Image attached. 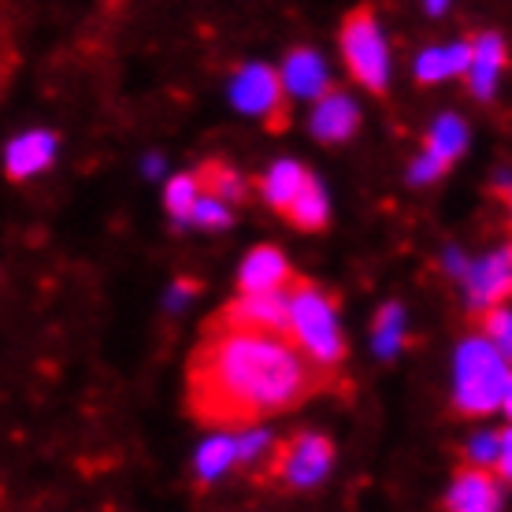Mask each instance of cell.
<instances>
[{
    "mask_svg": "<svg viewBox=\"0 0 512 512\" xmlns=\"http://www.w3.org/2000/svg\"><path fill=\"white\" fill-rule=\"evenodd\" d=\"M342 56H346L349 75L357 78L360 86L386 93V82H390V52H386L383 30H379V23H375V15L368 8H353L342 19Z\"/></svg>",
    "mask_w": 512,
    "mask_h": 512,
    "instance_id": "cell-4",
    "label": "cell"
},
{
    "mask_svg": "<svg viewBox=\"0 0 512 512\" xmlns=\"http://www.w3.org/2000/svg\"><path fill=\"white\" fill-rule=\"evenodd\" d=\"M479 320V334H487L490 342L498 346V353L512 364V312L509 308H490L483 316H475Z\"/></svg>",
    "mask_w": 512,
    "mask_h": 512,
    "instance_id": "cell-23",
    "label": "cell"
},
{
    "mask_svg": "<svg viewBox=\"0 0 512 512\" xmlns=\"http://www.w3.org/2000/svg\"><path fill=\"white\" fill-rule=\"evenodd\" d=\"M231 464H238V438L216 435V438H208L205 446L197 449V461H193V468H197V479H201V483H212V479H219V475L227 472Z\"/></svg>",
    "mask_w": 512,
    "mask_h": 512,
    "instance_id": "cell-18",
    "label": "cell"
},
{
    "mask_svg": "<svg viewBox=\"0 0 512 512\" xmlns=\"http://www.w3.org/2000/svg\"><path fill=\"white\" fill-rule=\"evenodd\" d=\"M468 308L472 316H483L490 308H501V301L512 297V245H501L479 264H468Z\"/></svg>",
    "mask_w": 512,
    "mask_h": 512,
    "instance_id": "cell-8",
    "label": "cell"
},
{
    "mask_svg": "<svg viewBox=\"0 0 512 512\" xmlns=\"http://www.w3.org/2000/svg\"><path fill=\"white\" fill-rule=\"evenodd\" d=\"M327 216H331V208H327V193L316 179H308V186L297 193V201L286 208V219L301 227V231H323L327 227Z\"/></svg>",
    "mask_w": 512,
    "mask_h": 512,
    "instance_id": "cell-17",
    "label": "cell"
},
{
    "mask_svg": "<svg viewBox=\"0 0 512 512\" xmlns=\"http://www.w3.org/2000/svg\"><path fill=\"white\" fill-rule=\"evenodd\" d=\"M357 127H360V112L346 93L331 90L327 97H320L316 112H312V134L316 138L327 141V145H338V141L353 138Z\"/></svg>",
    "mask_w": 512,
    "mask_h": 512,
    "instance_id": "cell-11",
    "label": "cell"
},
{
    "mask_svg": "<svg viewBox=\"0 0 512 512\" xmlns=\"http://www.w3.org/2000/svg\"><path fill=\"white\" fill-rule=\"evenodd\" d=\"M509 375V360L501 357L487 334L464 338L457 349V394H453L457 409L464 416H487L501 409Z\"/></svg>",
    "mask_w": 512,
    "mask_h": 512,
    "instance_id": "cell-3",
    "label": "cell"
},
{
    "mask_svg": "<svg viewBox=\"0 0 512 512\" xmlns=\"http://www.w3.org/2000/svg\"><path fill=\"white\" fill-rule=\"evenodd\" d=\"M449 512H498L501 509V490L487 468H468L453 479L446 494Z\"/></svg>",
    "mask_w": 512,
    "mask_h": 512,
    "instance_id": "cell-10",
    "label": "cell"
},
{
    "mask_svg": "<svg viewBox=\"0 0 512 512\" xmlns=\"http://www.w3.org/2000/svg\"><path fill=\"white\" fill-rule=\"evenodd\" d=\"M205 197V190H201V179L197 175H175V179L167 182V212H171V219L175 223H193V212H197V201Z\"/></svg>",
    "mask_w": 512,
    "mask_h": 512,
    "instance_id": "cell-20",
    "label": "cell"
},
{
    "mask_svg": "<svg viewBox=\"0 0 512 512\" xmlns=\"http://www.w3.org/2000/svg\"><path fill=\"white\" fill-rule=\"evenodd\" d=\"M498 197H505V201H509V216H512V182H501Z\"/></svg>",
    "mask_w": 512,
    "mask_h": 512,
    "instance_id": "cell-31",
    "label": "cell"
},
{
    "mask_svg": "<svg viewBox=\"0 0 512 512\" xmlns=\"http://www.w3.org/2000/svg\"><path fill=\"white\" fill-rule=\"evenodd\" d=\"M216 323L245 327V331H268L290 338V290H271V294H242L227 308H219Z\"/></svg>",
    "mask_w": 512,
    "mask_h": 512,
    "instance_id": "cell-7",
    "label": "cell"
},
{
    "mask_svg": "<svg viewBox=\"0 0 512 512\" xmlns=\"http://www.w3.org/2000/svg\"><path fill=\"white\" fill-rule=\"evenodd\" d=\"M331 464H334L331 438L305 431V435H294L290 442L275 446L268 472L275 475V479H282L286 487L308 490V487H316V483H323V479H327Z\"/></svg>",
    "mask_w": 512,
    "mask_h": 512,
    "instance_id": "cell-6",
    "label": "cell"
},
{
    "mask_svg": "<svg viewBox=\"0 0 512 512\" xmlns=\"http://www.w3.org/2000/svg\"><path fill=\"white\" fill-rule=\"evenodd\" d=\"M308 179H312V175H308L305 164H297V160H279V164L260 179V193H264V201H268L275 212L286 216V208L294 205L297 193L308 186Z\"/></svg>",
    "mask_w": 512,
    "mask_h": 512,
    "instance_id": "cell-16",
    "label": "cell"
},
{
    "mask_svg": "<svg viewBox=\"0 0 512 512\" xmlns=\"http://www.w3.org/2000/svg\"><path fill=\"white\" fill-rule=\"evenodd\" d=\"M501 409H505V416L512 420V375H509V386H505V401H501Z\"/></svg>",
    "mask_w": 512,
    "mask_h": 512,
    "instance_id": "cell-30",
    "label": "cell"
},
{
    "mask_svg": "<svg viewBox=\"0 0 512 512\" xmlns=\"http://www.w3.org/2000/svg\"><path fill=\"white\" fill-rule=\"evenodd\" d=\"M446 4H449V0H427V12L442 15V12H446Z\"/></svg>",
    "mask_w": 512,
    "mask_h": 512,
    "instance_id": "cell-32",
    "label": "cell"
},
{
    "mask_svg": "<svg viewBox=\"0 0 512 512\" xmlns=\"http://www.w3.org/2000/svg\"><path fill=\"white\" fill-rule=\"evenodd\" d=\"M193 290H197V286H193L190 279H179L175 286H171V290H167V308H182L186 301H190Z\"/></svg>",
    "mask_w": 512,
    "mask_h": 512,
    "instance_id": "cell-29",
    "label": "cell"
},
{
    "mask_svg": "<svg viewBox=\"0 0 512 512\" xmlns=\"http://www.w3.org/2000/svg\"><path fill=\"white\" fill-rule=\"evenodd\" d=\"M160 156H149V160H145V171H149V175H156V171H160Z\"/></svg>",
    "mask_w": 512,
    "mask_h": 512,
    "instance_id": "cell-33",
    "label": "cell"
},
{
    "mask_svg": "<svg viewBox=\"0 0 512 512\" xmlns=\"http://www.w3.org/2000/svg\"><path fill=\"white\" fill-rule=\"evenodd\" d=\"M197 179H201V190H205L208 197H219V201H227V205H234V201L245 197L242 175H238L234 167L219 164V160H208V164L197 167Z\"/></svg>",
    "mask_w": 512,
    "mask_h": 512,
    "instance_id": "cell-19",
    "label": "cell"
},
{
    "mask_svg": "<svg viewBox=\"0 0 512 512\" xmlns=\"http://www.w3.org/2000/svg\"><path fill=\"white\" fill-rule=\"evenodd\" d=\"M446 160H442V156H435V153H427V149H423V156L420 160H416V164H412V186H427V182H435V179H442V175H446Z\"/></svg>",
    "mask_w": 512,
    "mask_h": 512,
    "instance_id": "cell-27",
    "label": "cell"
},
{
    "mask_svg": "<svg viewBox=\"0 0 512 512\" xmlns=\"http://www.w3.org/2000/svg\"><path fill=\"white\" fill-rule=\"evenodd\" d=\"M405 342V308L390 301L375 312V353L379 357H394Z\"/></svg>",
    "mask_w": 512,
    "mask_h": 512,
    "instance_id": "cell-22",
    "label": "cell"
},
{
    "mask_svg": "<svg viewBox=\"0 0 512 512\" xmlns=\"http://www.w3.org/2000/svg\"><path fill=\"white\" fill-rule=\"evenodd\" d=\"M193 223H197V227H208V231L227 227V223H231V208H227V201H219V197H208V193H205V197L197 201Z\"/></svg>",
    "mask_w": 512,
    "mask_h": 512,
    "instance_id": "cell-24",
    "label": "cell"
},
{
    "mask_svg": "<svg viewBox=\"0 0 512 512\" xmlns=\"http://www.w3.org/2000/svg\"><path fill=\"white\" fill-rule=\"evenodd\" d=\"M468 67H472V41L442 45V49H423L420 60H416V82L435 86L442 78L468 75Z\"/></svg>",
    "mask_w": 512,
    "mask_h": 512,
    "instance_id": "cell-15",
    "label": "cell"
},
{
    "mask_svg": "<svg viewBox=\"0 0 512 512\" xmlns=\"http://www.w3.org/2000/svg\"><path fill=\"white\" fill-rule=\"evenodd\" d=\"M338 383L286 334L245 331L208 320L190 360V412L205 427L242 431Z\"/></svg>",
    "mask_w": 512,
    "mask_h": 512,
    "instance_id": "cell-1",
    "label": "cell"
},
{
    "mask_svg": "<svg viewBox=\"0 0 512 512\" xmlns=\"http://www.w3.org/2000/svg\"><path fill=\"white\" fill-rule=\"evenodd\" d=\"M52 156H56V134L49 130H30V134H19V138L8 145V175L12 179H30V175H38L41 167L52 164Z\"/></svg>",
    "mask_w": 512,
    "mask_h": 512,
    "instance_id": "cell-14",
    "label": "cell"
},
{
    "mask_svg": "<svg viewBox=\"0 0 512 512\" xmlns=\"http://www.w3.org/2000/svg\"><path fill=\"white\" fill-rule=\"evenodd\" d=\"M268 453H275V442H271L268 431H249V435L238 438V464L264 461Z\"/></svg>",
    "mask_w": 512,
    "mask_h": 512,
    "instance_id": "cell-25",
    "label": "cell"
},
{
    "mask_svg": "<svg viewBox=\"0 0 512 512\" xmlns=\"http://www.w3.org/2000/svg\"><path fill=\"white\" fill-rule=\"evenodd\" d=\"M282 82H286V93L290 97H327L334 90L331 78H327V67L312 49H294L286 56V67H282Z\"/></svg>",
    "mask_w": 512,
    "mask_h": 512,
    "instance_id": "cell-12",
    "label": "cell"
},
{
    "mask_svg": "<svg viewBox=\"0 0 512 512\" xmlns=\"http://www.w3.org/2000/svg\"><path fill=\"white\" fill-rule=\"evenodd\" d=\"M498 457H501L498 435H479L472 446H468V461H472V468H498Z\"/></svg>",
    "mask_w": 512,
    "mask_h": 512,
    "instance_id": "cell-26",
    "label": "cell"
},
{
    "mask_svg": "<svg viewBox=\"0 0 512 512\" xmlns=\"http://www.w3.org/2000/svg\"><path fill=\"white\" fill-rule=\"evenodd\" d=\"M231 104L253 119H264L268 130L290 127V104H286V82L268 64H245L231 78Z\"/></svg>",
    "mask_w": 512,
    "mask_h": 512,
    "instance_id": "cell-5",
    "label": "cell"
},
{
    "mask_svg": "<svg viewBox=\"0 0 512 512\" xmlns=\"http://www.w3.org/2000/svg\"><path fill=\"white\" fill-rule=\"evenodd\" d=\"M501 67H505V41H501L498 34H475L472 67H468V90H472L479 101H490V97H494Z\"/></svg>",
    "mask_w": 512,
    "mask_h": 512,
    "instance_id": "cell-13",
    "label": "cell"
},
{
    "mask_svg": "<svg viewBox=\"0 0 512 512\" xmlns=\"http://www.w3.org/2000/svg\"><path fill=\"white\" fill-rule=\"evenodd\" d=\"M290 338L320 368L338 372V364L346 357V342L338 331V305L316 282L294 279L290 286Z\"/></svg>",
    "mask_w": 512,
    "mask_h": 512,
    "instance_id": "cell-2",
    "label": "cell"
},
{
    "mask_svg": "<svg viewBox=\"0 0 512 512\" xmlns=\"http://www.w3.org/2000/svg\"><path fill=\"white\" fill-rule=\"evenodd\" d=\"M294 279L297 275L290 271V260L275 245H256L238 271V290L242 294H271V290H290Z\"/></svg>",
    "mask_w": 512,
    "mask_h": 512,
    "instance_id": "cell-9",
    "label": "cell"
},
{
    "mask_svg": "<svg viewBox=\"0 0 512 512\" xmlns=\"http://www.w3.org/2000/svg\"><path fill=\"white\" fill-rule=\"evenodd\" d=\"M464 145H468V130L457 116H442L435 127L427 130V153L442 156L446 164H453L464 153Z\"/></svg>",
    "mask_w": 512,
    "mask_h": 512,
    "instance_id": "cell-21",
    "label": "cell"
},
{
    "mask_svg": "<svg viewBox=\"0 0 512 512\" xmlns=\"http://www.w3.org/2000/svg\"><path fill=\"white\" fill-rule=\"evenodd\" d=\"M501 457H498V475L501 479H509L512 483V427L509 431H501Z\"/></svg>",
    "mask_w": 512,
    "mask_h": 512,
    "instance_id": "cell-28",
    "label": "cell"
}]
</instances>
